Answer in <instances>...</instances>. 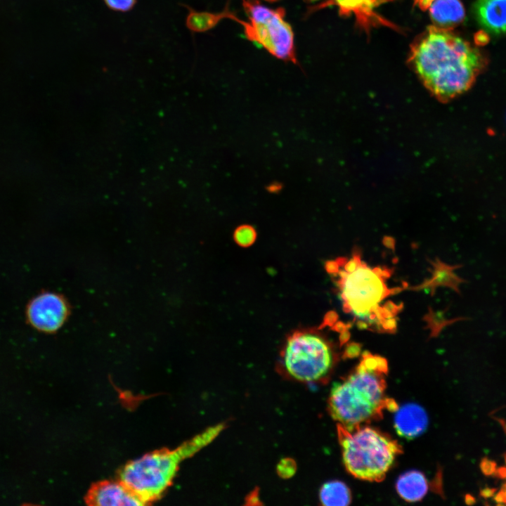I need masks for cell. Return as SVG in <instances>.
<instances>
[{
  "label": "cell",
  "mask_w": 506,
  "mask_h": 506,
  "mask_svg": "<svg viewBox=\"0 0 506 506\" xmlns=\"http://www.w3.org/2000/svg\"><path fill=\"white\" fill-rule=\"evenodd\" d=\"M398 495L408 502L420 500L426 495L428 484L422 473L410 471L402 474L396 484Z\"/></svg>",
  "instance_id": "obj_14"
},
{
  "label": "cell",
  "mask_w": 506,
  "mask_h": 506,
  "mask_svg": "<svg viewBox=\"0 0 506 506\" xmlns=\"http://www.w3.org/2000/svg\"><path fill=\"white\" fill-rule=\"evenodd\" d=\"M85 501L94 506L144 505L136 494L119 479L94 484L88 491Z\"/></svg>",
  "instance_id": "obj_9"
},
{
  "label": "cell",
  "mask_w": 506,
  "mask_h": 506,
  "mask_svg": "<svg viewBox=\"0 0 506 506\" xmlns=\"http://www.w3.org/2000/svg\"><path fill=\"white\" fill-rule=\"evenodd\" d=\"M434 25L448 29L458 25L465 18V9L460 0H435L429 10Z\"/></svg>",
  "instance_id": "obj_12"
},
{
  "label": "cell",
  "mask_w": 506,
  "mask_h": 506,
  "mask_svg": "<svg viewBox=\"0 0 506 506\" xmlns=\"http://www.w3.org/2000/svg\"><path fill=\"white\" fill-rule=\"evenodd\" d=\"M106 6L113 11L128 12L136 4L137 0H102Z\"/></svg>",
  "instance_id": "obj_17"
},
{
  "label": "cell",
  "mask_w": 506,
  "mask_h": 506,
  "mask_svg": "<svg viewBox=\"0 0 506 506\" xmlns=\"http://www.w3.org/2000/svg\"><path fill=\"white\" fill-rule=\"evenodd\" d=\"M387 361L363 353L359 364L346 378L335 383L328 400L332 417L339 424L352 428L382 415L392 406L385 396Z\"/></svg>",
  "instance_id": "obj_3"
},
{
  "label": "cell",
  "mask_w": 506,
  "mask_h": 506,
  "mask_svg": "<svg viewBox=\"0 0 506 506\" xmlns=\"http://www.w3.org/2000/svg\"><path fill=\"white\" fill-rule=\"evenodd\" d=\"M427 422V415L424 409L412 403L399 408L394 417L397 433L406 439H413L421 434L426 429Z\"/></svg>",
  "instance_id": "obj_11"
},
{
  "label": "cell",
  "mask_w": 506,
  "mask_h": 506,
  "mask_svg": "<svg viewBox=\"0 0 506 506\" xmlns=\"http://www.w3.org/2000/svg\"><path fill=\"white\" fill-rule=\"evenodd\" d=\"M188 11L186 25L192 32H204L215 27L221 20L229 18L237 22L240 18L229 10L227 4L220 13L197 11L187 5H183Z\"/></svg>",
  "instance_id": "obj_13"
},
{
  "label": "cell",
  "mask_w": 506,
  "mask_h": 506,
  "mask_svg": "<svg viewBox=\"0 0 506 506\" xmlns=\"http://www.w3.org/2000/svg\"><path fill=\"white\" fill-rule=\"evenodd\" d=\"M70 311V305L63 295L44 292L30 301L26 316L30 325L36 330L45 333H54L66 323Z\"/></svg>",
  "instance_id": "obj_8"
},
{
  "label": "cell",
  "mask_w": 506,
  "mask_h": 506,
  "mask_svg": "<svg viewBox=\"0 0 506 506\" xmlns=\"http://www.w3.org/2000/svg\"><path fill=\"white\" fill-rule=\"evenodd\" d=\"M223 424L208 427L174 449L156 450L126 463L119 479L145 505L160 499L174 479L180 465L212 443L223 430Z\"/></svg>",
  "instance_id": "obj_4"
},
{
  "label": "cell",
  "mask_w": 506,
  "mask_h": 506,
  "mask_svg": "<svg viewBox=\"0 0 506 506\" xmlns=\"http://www.w3.org/2000/svg\"><path fill=\"white\" fill-rule=\"evenodd\" d=\"M257 235V231L254 228L249 224H243L238 226L233 233L235 242L242 247L251 246L255 242Z\"/></svg>",
  "instance_id": "obj_16"
},
{
  "label": "cell",
  "mask_w": 506,
  "mask_h": 506,
  "mask_svg": "<svg viewBox=\"0 0 506 506\" xmlns=\"http://www.w3.org/2000/svg\"><path fill=\"white\" fill-rule=\"evenodd\" d=\"M248 21L240 20L246 37L275 58L297 64L294 33L285 20V10L270 8L257 0H242Z\"/></svg>",
  "instance_id": "obj_7"
},
{
  "label": "cell",
  "mask_w": 506,
  "mask_h": 506,
  "mask_svg": "<svg viewBox=\"0 0 506 506\" xmlns=\"http://www.w3.org/2000/svg\"><path fill=\"white\" fill-rule=\"evenodd\" d=\"M338 437L346 470L365 481H382L402 450L387 434L369 427L338 424Z\"/></svg>",
  "instance_id": "obj_5"
},
{
  "label": "cell",
  "mask_w": 506,
  "mask_h": 506,
  "mask_svg": "<svg viewBox=\"0 0 506 506\" xmlns=\"http://www.w3.org/2000/svg\"><path fill=\"white\" fill-rule=\"evenodd\" d=\"M320 500L326 506H346L351 500L349 488L339 481H331L323 485Z\"/></svg>",
  "instance_id": "obj_15"
},
{
  "label": "cell",
  "mask_w": 506,
  "mask_h": 506,
  "mask_svg": "<svg viewBox=\"0 0 506 506\" xmlns=\"http://www.w3.org/2000/svg\"><path fill=\"white\" fill-rule=\"evenodd\" d=\"M281 359L290 377L300 382H313L329 374L336 358L332 343L323 333L303 329L288 336Z\"/></svg>",
  "instance_id": "obj_6"
},
{
  "label": "cell",
  "mask_w": 506,
  "mask_h": 506,
  "mask_svg": "<svg viewBox=\"0 0 506 506\" xmlns=\"http://www.w3.org/2000/svg\"><path fill=\"white\" fill-rule=\"evenodd\" d=\"M326 268L335 278L344 312L365 327L393 331L399 309L382 306L391 294L384 271L370 267L356 253L327 262Z\"/></svg>",
  "instance_id": "obj_2"
},
{
  "label": "cell",
  "mask_w": 506,
  "mask_h": 506,
  "mask_svg": "<svg viewBox=\"0 0 506 506\" xmlns=\"http://www.w3.org/2000/svg\"><path fill=\"white\" fill-rule=\"evenodd\" d=\"M408 63L424 86L442 101L469 90L487 64L485 56L467 41L435 25L412 43Z\"/></svg>",
  "instance_id": "obj_1"
},
{
  "label": "cell",
  "mask_w": 506,
  "mask_h": 506,
  "mask_svg": "<svg viewBox=\"0 0 506 506\" xmlns=\"http://www.w3.org/2000/svg\"><path fill=\"white\" fill-rule=\"evenodd\" d=\"M495 500L500 503L506 504V484H505L500 492L495 498Z\"/></svg>",
  "instance_id": "obj_19"
},
{
  "label": "cell",
  "mask_w": 506,
  "mask_h": 506,
  "mask_svg": "<svg viewBox=\"0 0 506 506\" xmlns=\"http://www.w3.org/2000/svg\"><path fill=\"white\" fill-rule=\"evenodd\" d=\"M266 1H269V2H274V1H278V0H266Z\"/></svg>",
  "instance_id": "obj_22"
},
{
  "label": "cell",
  "mask_w": 506,
  "mask_h": 506,
  "mask_svg": "<svg viewBox=\"0 0 506 506\" xmlns=\"http://www.w3.org/2000/svg\"><path fill=\"white\" fill-rule=\"evenodd\" d=\"M475 40L478 44H484L488 41V37L484 32H480L477 34Z\"/></svg>",
  "instance_id": "obj_20"
},
{
  "label": "cell",
  "mask_w": 506,
  "mask_h": 506,
  "mask_svg": "<svg viewBox=\"0 0 506 506\" xmlns=\"http://www.w3.org/2000/svg\"><path fill=\"white\" fill-rule=\"evenodd\" d=\"M281 187H282V186H281V185H280V183H273L270 184V185L268 186L267 190H268V191L270 192V193H277L278 191H280V190H281Z\"/></svg>",
  "instance_id": "obj_21"
},
{
  "label": "cell",
  "mask_w": 506,
  "mask_h": 506,
  "mask_svg": "<svg viewBox=\"0 0 506 506\" xmlns=\"http://www.w3.org/2000/svg\"><path fill=\"white\" fill-rule=\"evenodd\" d=\"M473 13L486 31L495 34L506 33V0H477Z\"/></svg>",
  "instance_id": "obj_10"
},
{
  "label": "cell",
  "mask_w": 506,
  "mask_h": 506,
  "mask_svg": "<svg viewBox=\"0 0 506 506\" xmlns=\"http://www.w3.org/2000/svg\"><path fill=\"white\" fill-rule=\"evenodd\" d=\"M481 469L486 474H490L495 469V463L488 460H484L481 463Z\"/></svg>",
  "instance_id": "obj_18"
}]
</instances>
